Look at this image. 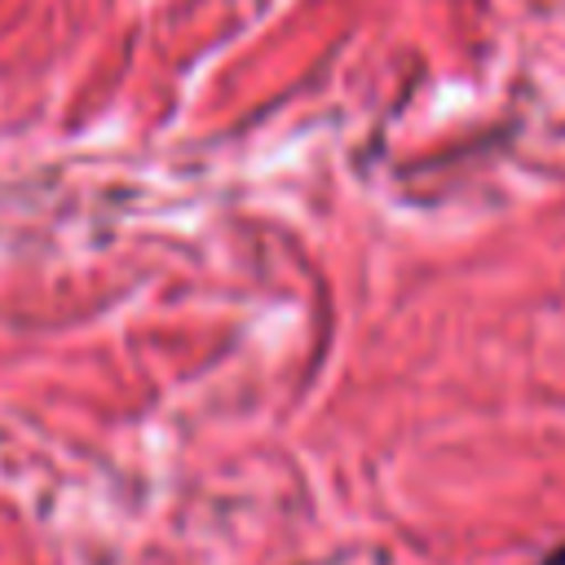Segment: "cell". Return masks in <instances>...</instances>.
Instances as JSON below:
<instances>
[{"mask_svg": "<svg viewBox=\"0 0 565 565\" xmlns=\"http://www.w3.org/2000/svg\"><path fill=\"white\" fill-rule=\"evenodd\" d=\"M547 565H565V552H561V556H552V561H547Z\"/></svg>", "mask_w": 565, "mask_h": 565, "instance_id": "cell-1", "label": "cell"}]
</instances>
